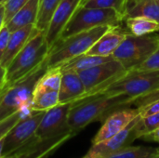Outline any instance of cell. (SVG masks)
<instances>
[{
    "label": "cell",
    "instance_id": "cell-1",
    "mask_svg": "<svg viewBox=\"0 0 159 158\" xmlns=\"http://www.w3.org/2000/svg\"><path fill=\"white\" fill-rule=\"evenodd\" d=\"M133 100L125 95L100 93L83 97L73 102L68 113V125L77 134L94 122H103L116 110L131 107Z\"/></svg>",
    "mask_w": 159,
    "mask_h": 158
},
{
    "label": "cell",
    "instance_id": "cell-2",
    "mask_svg": "<svg viewBox=\"0 0 159 158\" xmlns=\"http://www.w3.org/2000/svg\"><path fill=\"white\" fill-rule=\"evenodd\" d=\"M47 59L31 73L11 83H6L0 89V121L19 111H33L34 88L47 71Z\"/></svg>",
    "mask_w": 159,
    "mask_h": 158
},
{
    "label": "cell",
    "instance_id": "cell-3",
    "mask_svg": "<svg viewBox=\"0 0 159 158\" xmlns=\"http://www.w3.org/2000/svg\"><path fill=\"white\" fill-rule=\"evenodd\" d=\"M109 28L111 26H100L66 38H59L49 48L47 57L48 68L59 66L75 57L86 54Z\"/></svg>",
    "mask_w": 159,
    "mask_h": 158
},
{
    "label": "cell",
    "instance_id": "cell-4",
    "mask_svg": "<svg viewBox=\"0 0 159 158\" xmlns=\"http://www.w3.org/2000/svg\"><path fill=\"white\" fill-rule=\"evenodd\" d=\"M48 52L49 47L46 41V34L36 28L28 42L6 69V83L19 80L31 73L47 59Z\"/></svg>",
    "mask_w": 159,
    "mask_h": 158
},
{
    "label": "cell",
    "instance_id": "cell-5",
    "mask_svg": "<svg viewBox=\"0 0 159 158\" xmlns=\"http://www.w3.org/2000/svg\"><path fill=\"white\" fill-rule=\"evenodd\" d=\"M157 89H159V71L135 69L128 71L102 93L125 95L131 98L134 102L136 100L145 97Z\"/></svg>",
    "mask_w": 159,
    "mask_h": 158
},
{
    "label": "cell",
    "instance_id": "cell-6",
    "mask_svg": "<svg viewBox=\"0 0 159 158\" xmlns=\"http://www.w3.org/2000/svg\"><path fill=\"white\" fill-rule=\"evenodd\" d=\"M124 20L125 18L114 9L79 6L63 28L59 38H66L100 26H119Z\"/></svg>",
    "mask_w": 159,
    "mask_h": 158
},
{
    "label": "cell",
    "instance_id": "cell-7",
    "mask_svg": "<svg viewBox=\"0 0 159 158\" xmlns=\"http://www.w3.org/2000/svg\"><path fill=\"white\" fill-rule=\"evenodd\" d=\"M159 46V34L134 35L128 33L113 57L127 70H135L146 61Z\"/></svg>",
    "mask_w": 159,
    "mask_h": 158
},
{
    "label": "cell",
    "instance_id": "cell-8",
    "mask_svg": "<svg viewBox=\"0 0 159 158\" xmlns=\"http://www.w3.org/2000/svg\"><path fill=\"white\" fill-rule=\"evenodd\" d=\"M128 71L122 64L115 59L78 72L86 89V93L83 97L102 93L109 86L121 78Z\"/></svg>",
    "mask_w": 159,
    "mask_h": 158
},
{
    "label": "cell",
    "instance_id": "cell-9",
    "mask_svg": "<svg viewBox=\"0 0 159 158\" xmlns=\"http://www.w3.org/2000/svg\"><path fill=\"white\" fill-rule=\"evenodd\" d=\"M141 115L131 121L123 130L115 136L96 144H91L90 149L83 158H103L109 156L129 145L135 140L140 139L141 131L139 128V121Z\"/></svg>",
    "mask_w": 159,
    "mask_h": 158
},
{
    "label": "cell",
    "instance_id": "cell-10",
    "mask_svg": "<svg viewBox=\"0 0 159 158\" xmlns=\"http://www.w3.org/2000/svg\"><path fill=\"white\" fill-rule=\"evenodd\" d=\"M43 111H32L25 115L4 137L3 156L9 155L29 142L34 136L44 115Z\"/></svg>",
    "mask_w": 159,
    "mask_h": 158
},
{
    "label": "cell",
    "instance_id": "cell-11",
    "mask_svg": "<svg viewBox=\"0 0 159 158\" xmlns=\"http://www.w3.org/2000/svg\"><path fill=\"white\" fill-rule=\"evenodd\" d=\"M70 107L71 102L60 103L55 107L45 111L35 132L36 137L40 140H46L70 133L75 135L68 125V113Z\"/></svg>",
    "mask_w": 159,
    "mask_h": 158
},
{
    "label": "cell",
    "instance_id": "cell-12",
    "mask_svg": "<svg viewBox=\"0 0 159 158\" xmlns=\"http://www.w3.org/2000/svg\"><path fill=\"white\" fill-rule=\"evenodd\" d=\"M74 136V134L70 133L46 140H40L35 135L29 142L20 148L9 155L2 156L1 158H48L61 145Z\"/></svg>",
    "mask_w": 159,
    "mask_h": 158
},
{
    "label": "cell",
    "instance_id": "cell-13",
    "mask_svg": "<svg viewBox=\"0 0 159 158\" xmlns=\"http://www.w3.org/2000/svg\"><path fill=\"white\" fill-rule=\"evenodd\" d=\"M138 115H140V111L137 107L116 110L102 122V126L91 140V144L102 142L119 133Z\"/></svg>",
    "mask_w": 159,
    "mask_h": 158
},
{
    "label": "cell",
    "instance_id": "cell-14",
    "mask_svg": "<svg viewBox=\"0 0 159 158\" xmlns=\"http://www.w3.org/2000/svg\"><path fill=\"white\" fill-rule=\"evenodd\" d=\"M82 0H61L55 9L46 32V41L49 47L59 39L63 28L80 6Z\"/></svg>",
    "mask_w": 159,
    "mask_h": 158
},
{
    "label": "cell",
    "instance_id": "cell-15",
    "mask_svg": "<svg viewBox=\"0 0 159 158\" xmlns=\"http://www.w3.org/2000/svg\"><path fill=\"white\" fill-rule=\"evenodd\" d=\"M129 32L124 31L119 26L109 28L89 49L86 54L102 57L113 56L114 52L122 43Z\"/></svg>",
    "mask_w": 159,
    "mask_h": 158
},
{
    "label": "cell",
    "instance_id": "cell-16",
    "mask_svg": "<svg viewBox=\"0 0 159 158\" xmlns=\"http://www.w3.org/2000/svg\"><path fill=\"white\" fill-rule=\"evenodd\" d=\"M85 93V86L78 73L73 70L62 71L61 82L59 89L60 103L73 102L82 98Z\"/></svg>",
    "mask_w": 159,
    "mask_h": 158
},
{
    "label": "cell",
    "instance_id": "cell-17",
    "mask_svg": "<svg viewBox=\"0 0 159 158\" xmlns=\"http://www.w3.org/2000/svg\"><path fill=\"white\" fill-rule=\"evenodd\" d=\"M35 29L36 28L34 24H30L11 33L7 47L0 61L1 65L5 69L7 68V66L10 64L15 56L22 49V47L25 46V44L28 42V40L34 33Z\"/></svg>",
    "mask_w": 159,
    "mask_h": 158
},
{
    "label": "cell",
    "instance_id": "cell-18",
    "mask_svg": "<svg viewBox=\"0 0 159 158\" xmlns=\"http://www.w3.org/2000/svg\"><path fill=\"white\" fill-rule=\"evenodd\" d=\"M38 7L39 0H29L24 6H22L6 23L10 32L12 33L30 24H35L38 15Z\"/></svg>",
    "mask_w": 159,
    "mask_h": 158
},
{
    "label": "cell",
    "instance_id": "cell-19",
    "mask_svg": "<svg viewBox=\"0 0 159 158\" xmlns=\"http://www.w3.org/2000/svg\"><path fill=\"white\" fill-rule=\"evenodd\" d=\"M144 16L159 22V0H129L126 18Z\"/></svg>",
    "mask_w": 159,
    "mask_h": 158
},
{
    "label": "cell",
    "instance_id": "cell-20",
    "mask_svg": "<svg viewBox=\"0 0 159 158\" xmlns=\"http://www.w3.org/2000/svg\"><path fill=\"white\" fill-rule=\"evenodd\" d=\"M128 32L134 35H146L159 32V22L144 17V16H135L126 18L124 20Z\"/></svg>",
    "mask_w": 159,
    "mask_h": 158
},
{
    "label": "cell",
    "instance_id": "cell-21",
    "mask_svg": "<svg viewBox=\"0 0 159 158\" xmlns=\"http://www.w3.org/2000/svg\"><path fill=\"white\" fill-rule=\"evenodd\" d=\"M113 56L109 57H102V56H96V55H89V54H83L78 57H75L61 65H59L61 69V71L66 70H73L75 72L84 71L87 69H89L91 67H94L96 65L107 62L111 60H113Z\"/></svg>",
    "mask_w": 159,
    "mask_h": 158
},
{
    "label": "cell",
    "instance_id": "cell-22",
    "mask_svg": "<svg viewBox=\"0 0 159 158\" xmlns=\"http://www.w3.org/2000/svg\"><path fill=\"white\" fill-rule=\"evenodd\" d=\"M60 104L59 101V91L48 90L36 88L34 86L33 93V111H48L56 105Z\"/></svg>",
    "mask_w": 159,
    "mask_h": 158
},
{
    "label": "cell",
    "instance_id": "cell-23",
    "mask_svg": "<svg viewBox=\"0 0 159 158\" xmlns=\"http://www.w3.org/2000/svg\"><path fill=\"white\" fill-rule=\"evenodd\" d=\"M61 0H39L38 15L34 26L46 34L52 15Z\"/></svg>",
    "mask_w": 159,
    "mask_h": 158
},
{
    "label": "cell",
    "instance_id": "cell-24",
    "mask_svg": "<svg viewBox=\"0 0 159 158\" xmlns=\"http://www.w3.org/2000/svg\"><path fill=\"white\" fill-rule=\"evenodd\" d=\"M62 71L60 66L48 68L35 84L36 88L59 91L61 82Z\"/></svg>",
    "mask_w": 159,
    "mask_h": 158
},
{
    "label": "cell",
    "instance_id": "cell-25",
    "mask_svg": "<svg viewBox=\"0 0 159 158\" xmlns=\"http://www.w3.org/2000/svg\"><path fill=\"white\" fill-rule=\"evenodd\" d=\"M158 153V147L128 146L109 156L103 158H154Z\"/></svg>",
    "mask_w": 159,
    "mask_h": 158
},
{
    "label": "cell",
    "instance_id": "cell-26",
    "mask_svg": "<svg viewBox=\"0 0 159 158\" xmlns=\"http://www.w3.org/2000/svg\"><path fill=\"white\" fill-rule=\"evenodd\" d=\"M129 0H84L80 6L86 7H96L104 9H114L126 19V12Z\"/></svg>",
    "mask_w": 159,
    "mask_h": 158
},
{
    "label": "cell",
    "instance_id": "cell-27",
    "mask_svg": "<svg viewBox=\"0 0 159 158\" xmlns=\"http://www.w3.org/2000/svg\"><path fill=\"white\" fill-rule=\"evenodd\" d=\"M32 111H19L10 116L7 117L6 119L0 121V141L7 134V132L27 114L31 113Z\"/></svg>",
    "mask_w": 159,
    "mask_h": 158
},
{
    "label": "cell",
    "instance_id": "cell-28",
    "mask_svg": "<svg viewBox=\"0 0 159 158\" xmlns=\"http://www.w3.org/2000/svg\"><path fill=\"white\" fill-rule=\"evenodd\" d=\"M139 128L141 131V137L159 129V113L141 117L139 121Z\"/></svg>",
    "mask_w": 159,
    "mask_h": 158
},
{
    "label": "cell",
    "instance_id": "cell-29",
    "mask_svg": "<svg viewBox=\"0 0 159 158\" xmlns=\"http://www.w3.org/2000/svg\"><path fill=\"white\" fill-rule=\"evenodd\" d=\"M29 0H7L4 4V7H5V24Z\"/></svg>",
    "mask_w": 159,
    "mask_h": 158
},
{
    "label": "cell",
    "instance_id": "cell-30",
    "mask_svg": "<svg viewBox=\"0 0 159 158\" xmlns=\"http://www.w3.org/2000/svg\"><path fill=\"white\" fill-rule=\"evenodd\" d=\"M137 69L139 70H157L159 71V46L153 55Z\"/></svg>",
    "mask_w": 159,
    "mask_h": 158
},
{
    "label": "cell",
    "instance_id": "cell-31",
    "mask_svg": "<svg viewBox=\"0 0 159 158\" xmlns=\"http://www.w3.org/2000/svg\"><path fill=\"white\" fill-rule=\"evenodd\" d=\"M10 36H11L10 30L8 29L7 24H4L0 29V61L7 47Z\"/></svg>",
    "mask_w": 159,
    "mask_h": 158
},
{
    "label": "cell",
    "instance_id": "cell-32",
    "mask_svg": "<svg viewBox=\"0 0 159 158\" xmlns=\"http://www.w3.org/2000/svg\"><path fill=\"white\" fill-rule=\"evenodd\" d=\"M138 109L140 111V115L142 117L148 116V115H151L153 114L159 113V99L153 102H151V103H149V104H147V105L139 107Z\"/></svg>",
    "mask_w": 159,
    "mask_h": 158
},
{
    "label": "cell",
    "instance_id": "cell-33",
    "mask_svg": "<svg viewBox=\"0 0 159 158\" xmlns=\"http://www.w3.org/2000/svg\"><path fill=\"white\" fill-rule=\"evenodd\" d=\"M140 140H143V141H145V142H154L159 143V129L154 130V131H152V132H150V133H147V134L143 135L140 138Z\"/></svg>",
    "mask_w": 159,
    "mask_h": 158
},
{
    "label": "cell",
    "instance_id": "cell-34",
    "mask_svg": "<svg viewBox=\"0 0 159 158\" xmlns=\"http://www.w3.org/2000/svg\"><path fill=\"white\" fill-rule=\"evenodd\" d=\"M6 84V69L0 63V89Z\"/></svg>",
    "mask_w": 159,
    "mask_h": 158
},
{
    "label": "cell",
    "instance_id": "cell-35",
    "mask_svg": "<svg viewBox=\"0 0 159 158\" xmlns=\"http://www.w3.org/2000/svg\"><path fill=\"white\" fill-rule=\"evenodd\" d=\"M5 24V7L0 4V29Z\"/></svg>",
    "mask_w": 159,
    "mask_h": 158
},
{
    "label": "cell",
    "instance_id": "cell-36",
    "mask_svg": "<svg viewBox=\"0 0 159 158\" xmlns=\"http://www.w3.org/2000/svg\"><path fill=\"white\" fill-rule=\"evenodd\" d=\"M3 145H4V138L0 141V158L3 156Z\"/></svg>",
    "mask_w": 159,
    "mask_h": 158
},
{
    "label": "cell",
    "instance_id": "cell-37",
    "mask_svg": "<svg viewBox=\"0 0 159 158\" xmlns=\"http://www.w3.org/2000/svg\"><path fill=\"white\" fill-rule=\"evenodd\" d=\"M7 0H0V4H2V5H4L6 2H7Z\"/></svg>",
    "mask_w": 159,
    "mask_h": 158
},
{
    "label": "cell",
    "instance_id": "cell-38",
    "mask_svg": "<svg viewBox=\"0 0 159 158\" xmlns=\"http://www.w3.org/2000/svg\"><path fill=\"white\" fill-rule=\"evenodd\" d=\"M154 158H159V151H158V153H157V155L155 156V157H154Z\"/></svg>",
    "mask_w": 159,
    "mask_h": 158
},
{
    "label": "cell",
    "instance_id": "cell-39",
    "mask_svg": "<svg viewBox=\"0 0 159 158\" xmlns=\"http://www.w3.org/2000/svg\"><path fill=\"white\" fill-rule=\"evenodd\" d=\"M82 1H84V0H82Z\"/></svg>",
    "mask_w": 159,
    "mask_h": 158
}]
</instances>
